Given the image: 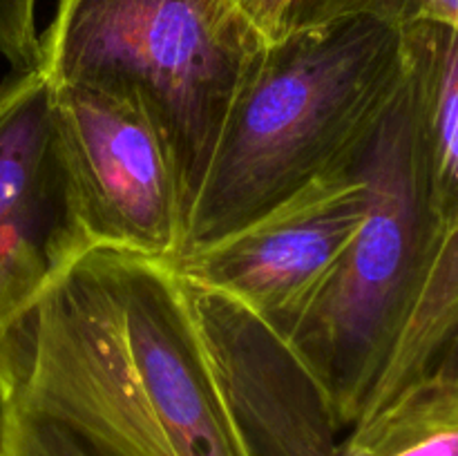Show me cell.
Segmentation results:
<instances>
[{"instance_id":"cell-4","label":"cell","mask_w":458,"mask_h":456,"mask_svg":"<svg viewBox=\"0 0 458 456\" xmlns=\"http://www.w3.org/2000/svg\"><path fill=\"white\" fill-rule=\"evenodd\" d=\"M0 456H177L88 253L0 331Z\"/></svg>"},{"instance_id":"cell-13","label":"cell","mask_w":458,"mask_h":456,"mask_svg":"<svg viewBox=\"0 0 458 456\" xmlns=\"http://www.w3.org/2000/svg\"><path fill=\"white\" fill-rule=\"evenodd\" d=\"M0 56L13 72L38 67L40 36L36 31V0H0Z\"/></svg>"},{"instance_id":"cell-1","label":"cell","mask_w":458,"mask_h":456,"mask_svg":"<svg viewBox=\"0 0 458 456\" xmlns=\"http://www.w3.org/2000/svg\"><path fill=\"white\" fill-rule=\"evenodd\" d=\"M405 74L403 27L347 16L264 47L188 210L183 250L210 244L347 164Z\"/></svg>"},{"instance_id":"cell-14","label":"cell","mask_w":458,"mask_h":456,"mask_svg":"<svg viewBox=\"0 0 458 456\" xmlns=\"http://www.w3.org/2000/svg\"><path fill=\"white\" fill-rule=\"evenodd\" d=\"M250 21V25L262 34L267 43H276L284 36V18L291 0H233Z\"/></svg>"},{"instance_id":"cell-9","label":"cell","mask_w":458,"mask_h":456,"mask_svg":"<svg viewBox=\"0 0 458 456\" xmlns=\"http://www.w3.org/2000/svg\"><path fill=\"white\" fill-rule=\"evenodd\" d=\"M139 384L177 456H244L222 405L179 277L165 262L88 250Z\"/></svg>"},{"instance_id":"cell-11","label":"cell","mask_w":458,"mask_h":456,"mask_svg":"<svg viewBox=\"0 0 458 456\" xmlns=\"http://www.w3.org/2000/svg\"><path fill=\"white\" fill-rule=\"evenodd\" d=\"M349 434L367 456H458V376L434 371L414 380Z\"/></svg>"},{"instance_id":"cell-5","label":"cell","mask_w":458,"mask_h":456,"mask_svg":"<svg viewBox=\"0 0 458 456\" xmlns=\"http://www.w3.org/2000/svg\"><path fill=\"white\" fill-rule=\"evenodd\" d=\"M49 85L58 152L89 249L174 262L186 237V199L146 107L116 89Z\"/></svg>"},{"instance_id":"cell-10","label":"cell","mask_w":458,"mask_h":456,"mask_svg":"<svg viewBox=\"0 0 458 456\" xmlns=\"http://www.w3.org/2000/svg\"><path fill=\"white\" fill-rule=\"evenodd\" d=\"M419 98V128L434 235L458 231V30L443 22L403 27Z\"/></svg>"},{"instance_id":"cell-12","label":"cell","mask_w":458,"mask_h":456,"mask_svg":"<svg viewBox=\"0 0 458 456\" xmlns=\"http://www.w3.org/2000/svg\"><path fill=\"white\" fill-rule=\"evenodd\" d=\"M347 16H369L394 27L443 22L458 30V0H291L284 34Z\"/></svg>"},{"instance_id":"cell-3","label":"cell","mask_w":458,"mask_h":456,"mask_svg":"<svg viewBox=\"0 0 458 456\" xmlns=\"http://www.w3.org/2000/svg\"><path fill=\"white\" fill-rule=\"evenodd\" d=\"M267 45L233 0H58L38 67L52 83L137 98L168 146L191 210Z\"/></svg>"},{"instance_id":"cell-7","label":"cell","mask_w":458,"mask_h":456,"mask_svg":"<svg viewBox=\"0 0 458 456\" xmlns=\"http://www.w3.org/2000/svg\"><path fill=\"white\" fill-rule=\"evenodd\" d=\"M244 456H338L347 429L277 326L240 300L179 277Z\"/></svg>"},{"instance_id":"cell-8","label":"cell","mask_w":458,"mask_h":456,"mask_svg":"<svg viewBox=\"0 0 458 456\" xmlns=\"http://www.w3.org/2000/svg\"><path fill=\"white\" fill-rule=\"evenodd\" d=\"M88 250L58 152L52 85L40 67L12 72L0 83V331Z\"/></svg>"},{"instance_id":"cell-2","label":"cell","mask_w":458,"mask_h":456,"mask_svg":"<svg viewBox=\"0 0 458 456\" xmlns=\"http://www.w3.org/2000/svg\"><path fill=\"white\" fill-rule=\"evenodd\" d=\"M352 156L367 182L365 219L320 289L282 331L347 429L365 414L396 351L434 250L407 52L396 92Z\"/></svg>"},{"instance_id":"cell-15","label":"cell","mask_w":458,"mask_h":456,"mask_svg":"<svg viewBox=\"0 0 458 456\" xmlns=\"http://www.w3.org/2000/svg\"><path fill=\"white\" fill-rule=\"evenodd\" d=\"M338 456H367V452H365V447H362L360 443L352 436V434H347V436L343 438V443H340Z\"/></svg>"},{"instance_id":"cell-6","label":"cell","mask_w":458,"mask_h":456,"mask_svg":"<svg viewBox=\"0 0 458 456\" xmlns=\"http://www.w3.org/2000/svg\"><path fill=\"white\" fill-rule=\"evenodd\" d=\"M352 155L258 219L186 250L168 266L182 280L240 300L284 331L365 219L367 182Z\"/></svg>"}]
</instances>
